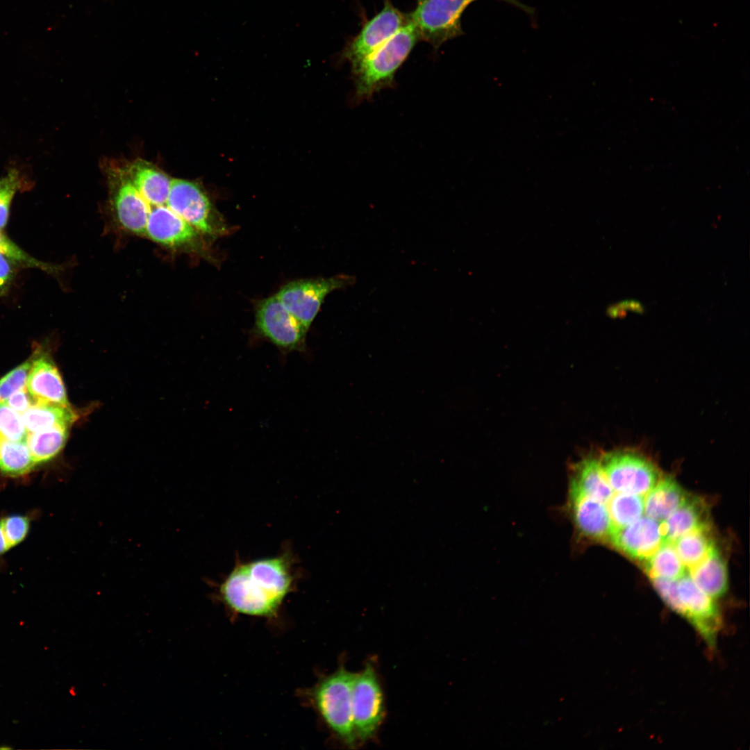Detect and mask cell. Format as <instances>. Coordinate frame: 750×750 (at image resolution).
I'll return each instance as SVG.
<instances>
[{"mask_svg": "<svg viewBox=\"0 0 750 750\" xmlns=\"http://www.w3.org/2000/svg\"><path fill=\"white\" fill-rule=\"evenodd\" d=\"M294 580L289 556L238 564L220 584L219 595L232 610L272 617L291 591Z\"/></svg>", "mask_w": 750, "mask_h": 750, "instance_id": "obj_1", "label": "cell"}, {"mask_svg": "<svg viewBox=\"0 0 750 750\" xmlns=\"http://www.w3.org/2000/svg\"><path fill=\"white\" fill-rule=\"evenodd\" d=\"M356 674L340 667L322 678L309 693L324 722L349 747L357 740L352 719V691Z\"/></svg>", "mask_w": 750, "mask_h": 750, "instance_id": "obj_2", "label": "cell"}, {"mask_svg": "<svg viewBox=\"0 0 750 750\" xmlns=\"http://www.w3.org/2000/svg\"><path fill=\"white\" fill-rule=\"evenodd\" d=\"M419 38L418 29L410 19L387 42L354 67L357 96L367 97L388 83Z\"/></svg>", "mask_w": 750, "mask_h": 750, "instance_id": "obj_3", "label": "cell"}, {"mask_svg": "<svg viewBox=\"0 0 750 750\" xmlns=\"http://www.w3.org/2000/svg\"><path fill=\"white\" fill-rule=\"evenodd\" d=\"M167 203L200 233L213 238L228 233L225 221L199 183L172 178Z\"/></svg>", "mask_w": 750, "mask_h": 750, "instance_id": "obj_4", "label": "cell"}, {"mask_svg": "<svg viewBox=\"0 0 750 750\" xmlns=\"http://www.w3.org/2000/svg\"><path fill=\"white\" fill-rule=\"evenodd\" d=\"M476 0H424L419 3L409 18L417 26L419 38L433 45L462 34L460 18L465 8ZM524 10L533 9L518 0H501Z\"/></svg>", "mask_w": 750, "mask_h": 750, "instance_id": "obj_5", "label": "cell"}, {"mask_svg": "<svg viewBox=\"0 0 750 750\" xmlns=\"http://www.w3.org/2000/svg\"><path fill=\"white\" fill-rule=\"evenodd\" d=\"M355 282L346 274L329 278L299 279L284 285L275 294L285 308L309 329L326 297Z\"/></svg>", "mask_w": 750, "mask_h": 750, "instance_id": "obj_6", "label": "cell"}, {"mask_svg": "<svg viewBox=\"0 0 750 750\" xmlns=\"http://www.w3.org/2000/svg\"><path fill=\"white\" fill-rule=\"evenodd\" d=\"M612 490L645 495L659 480L655 465L638 453L617 451L606 453L600 461Z\"/></svg>", "mask_w": 750, "mask_h": 750, "instance_id": "obj_7", "label": "cell"}, {"mask_svg": "<svg viewBox=\"0 0 750 750\" xmlns=\"http://www.w3.org/2000/svg\"><path fill=\"white\" fill-rule=\"evenodd\" d=\"M255 322L257 333L279 349L285 351L305 349L308 329L276 295L257 303Z\"/></svg>", "mask_w": 750, "mask_h": 750, "instance_id": "obj_8", "label": "cell"}, {"mask_svg": "<svg viewBox=\"0 0 750 750\" xmlns=\"http://www.w3.org/2000/svg\"><path fill=\"white\" fill-rule=\"evenodd\" d=\"M352 719L357 740L367 741L376 733L385 713L381 687L373 666L356 674L352 691Z\"/></svg>", "mask_w": 750, "mask_h": 750, "instance_id": "obj_9", "label": "cell"}, {"mask_svg": "<svg viewBox=\"0 0 750 750\" xmlns=\"http://www.w3.org/2000/svg\"><path fill=\"white\" fill-rule=\"evenodd\" d=\"M677 592L683 608L682 617L693 626L709 647H714L722 620L713 598L687 574L678 579Z\"/></svg>", "mask_w": 750, "mask_h": 750, "instance_id": "obj_10", "label": "cell"}, {"mask_svg": "<svg viewBox=\"0 0 750 750\" xmlns=\"http://www.w3.org/2000/svg\"><path fill=\"white\" fill-rule=\"evenodd\" d=\"M111 201L118 224L126 231L145 234L149 206L133 184L125 167L110 174Z\"/></svg>", "mask_w": 750, "mask_h": 750, "instance_id": "obj_11", "label": "cell"}, {"mask_svg": "<svg viewBox=\"0 0 750 750\" xmlns=\"http://www.w3.org/2000/svg\"><path fill=\"white\" fill-rule=\"evenodd\" d=\"M409 20L386 1L383 10L366 23L345 50V57L350 60L353 68L387 42Z\"/></svg>", "mask_w": 750, "mask_h": 750, "instance_id": "obj_12", "label": "cell"}, {"mask_svg": "<svg viewBox=\"0 0 750 750\" xmlns=\"http://www.w3.org/2000/svg\"><path fill=\"white\" fill-rule=\"evenodd\" d=\"M147 205L149 215L144 235L171 248H192L199 244L200 233L171 209L167 201L161 205Z\"/></svg>", "mask_w": 750, "mask_h": 750, "instance_id": "obj_13", "label": "cell"}, {"mask_svg": "<svg viewBox=\"0 0 750 750\" xmlns=\"http://www.w3.org/2000/svg\"><path fill=\"white\" fill-rule=\"evenodd\" d=\"M569 503L574 522L585 537L610 540L616 528L607 503L588 497L575 486H569Z\"/></svg>", "mask_w": 750, "mask_h": 750, "instance_id": "obj_14", "label": "cell"}, {"mask_svg": "<svg viewBox=\"0 0 750 750\" xmlns=\"http://www.w3.org/2000/svg\"><path fill=\"white\" fill-rule=\"evenodd\" d=\"M609 541L628 556L640 560L647 559L665 542L660 522L648 516H642L617 529Z\"/></svg>", "mask_w": 750, "mask_h": 750, "instance_id": "obj_15", "label": "cell"}, {"mask_svg": "<svg viewBox=\"0 0 750 750\" xmlns=\"http://www.w3.org/2000/svg\"><path fill=\"white\" fill-rule=\"evenodd\" d=\"M26 388L35 401L70 406L60 374L44 355L33 359Z\"/></svg>", "mask_w": 750, "mask_h": 750, "instance_id": "obj_16", "label": "cell"}, {"mask_svg": "<svg viewBox=\"0 0 750 750\" xmlns=\"http://www.w3.org/2000/svg\"><path fill=\"white\" fill-rule=\"evenodd\" d=\"M707 526H709V522L706 505L699 498L690 495L660 522L663 539L669 542L689 532Z\"/></svg>", "mask_w": 750, "mask_h": 750, "instance_id": "obj_17", "label": "cell"}, {"mask_svg": "<svg viewBox=\"0 0 750 750\" xmlns=\"http://www.w3.org/2000/svg\"><path fill=\"white\" fill-rule=\"evenodd\" d=\"M124 167L133 184L148 204L157 206L166 203L172 178L144 160H136Z\"/></svg>", "mask_w": 750, "mask_h": 750, "instance_id": "obj_18", "label": "cell"}, {"mask_svg": "<svg viewBox=\"0 0 750 750\" xmlns=\"http://www.w3.org/2000/svg\"><path fill=\"white\" fill-rule=\"evenodd\" d=\"M570 484L585 495L607 503L614 494L600 461L587 457L574 467Z\"/></svg>", "mask_w": 750, "mask_h": 750, "instance_id": "obj_19", "label": "cell"}, {"mask_svg": "<svg viewBox=\"0 0 750 750\" xmlns=\"http://www.w3.org/2000/svg\"><path fill=\"white\" fill-rule=\"evenodd\" d=\"M690 570V576L694 582L712 598L722 597L726 592V562L716 547L701 562Z\"/></svg>", "mask_w": 750, "mask_h": 750, "instance_id": "obj_20", "label": "cell"}, {"mask_svg": "<svg viewBox=\"0 0 750 750\" xmlns=\"http://www.w3.org/2000/svg\"><path fill=\"white\" fill-rule=\"evenodd\" d=\"M688 495L673 478L665 477L659 479L647 493L644 512L647 516L660 522L672 514Z\"/></svg>", "mask_w": 750, "mask_h": 750, "instance_id": "obj_21", "label": "cell"}, {"mask_svg": "<svg viewBox=\"0 0 750 750\" xmlns=\"http://www.w3.org/2000/svg\"><path fill=\"white\" fill-rule=\"evenodd\" d=\"M28 433L55 426L70 427L76 419L71 406L35 401L22 414Z\"/></svg>", "mask_w": 750, "mask_h": 750, "instance_id": "obj_22", "label": "cell"}, {"mask_svg": "<svg viewBox=\"0 0 750 750\" xmlns=\"http://www.w3.org/2000/svg\"><path fill=\"white\" fill-rule=\"evenodd\" d=\"M69 427L55 426L28 433L26 442L36 465L49 461L62 451Z\"/></svg>", "mask_w": 750, "mask_h": 750, "instance_id": "obj_23", "label": "cell"}, {"mask_svg": "<svg viewBox=\"0 0 750 750\" xmlns=\"http://www.w3.org/2000/svg\"><path fill=\"white\" fill-rule=\"evenodd\" d=\"M709 529L707 526L692 531L672 542L685 567L690 569L698 565L715 547Z\"/></svg>", "mask_w": 750, "mask_h": 750, "instance_id": "obj_24", "label": "cell"}, {"mask_svg": "<svg viewBox=\"0 0 750 750\" xmlns=\"http://www.w3.org/2000/svg\"><path fill=\"white\" fill-rule=\"evenodd\" d=\"M36 463L26 441H10L0 438V473L19 477L29 473Z\"/></svg>", "mask_w": 750, "mask_h": 750, "instance_id": "obj_25", "label": "cell"}, {"mask_svg": "<svg viewBox=\"0 0 750 750\" xmlns=\"http://www.w3.org/2000/svg\"><path fill=\"white\" fill-rule=\"evenodd\" d=\"M644 568L650 578L678 580L685 574V567L669 542H664L644 560Z\"/></svg>", "mask_w": 750, "mask_h": 750, "instance_id": "obj_26", "label": "cell"}, {"mask_svg": "<svg viewBox=\"0 0 750 750\" xmlns=\"http://www.w3.org/2000/svg\"><path fill=\"white\" fill-rule=\"evenodd\" d=\"M607 506L616 530L635 522L641 517L644 512L643 497L635 494H613Z\"/></svg>", "mask_w": 750, "mask_h": 750, "instance_id": "obj_27", "label": "cell"}, {"mask_svg": "<svg viewBox=\"0 0 750 750\" xmlns=\"http://www.w3.org/2000/svg\"><path fill=\"white\" fill-rule=\"evenodd\" d=\"M0 253L13 265L20 267L37 268L49 274H58L61 267L38 260L14 243L0 231Z\"/></svg>", "mask_w": 750, "mask_h": 750, "instance_id": "obj_28", "label": "cell"}, {"mask_svg": "<svg viewBox=\"0 0 750 750\" xmlns=\"http://www.w3.org/2000/svg\"><path fill=\"white\" fill-rule=\"evenodd\" d=\"M28 431L22 416L6 401H0V438L10 441H26Z\"/></svg>", "mask_w": 750, "mask_h": 750, "instance_id": "obj_29", "label": "cell"}, {"mask_svg": "<svg viewBox=\"0 0 750 750\" xmlns=\"http://www.w3.org/2000/svg\"><path fill=\"white\" fill-rule=\"evenodd\" d=\"M24 184L22 178L15 169H11L5 176L0 178V231L8 222L10 206L14 195L17 190L23 188Z\"/></svg>", "mask_w": 750, "mask_h": 750, "instance_id": "obj_30", "label": "cell"}, {"mask_svg": "<svg viewBox=\"0 0 750 750\" xmlns=\"http://www.w3.org/2000/svg\"><path fill=\"white\" fill-rule=\"evenodd\" d=\"M0 524L10 549L26 538L31 526L27 515L13 514L0 518Z\"/></svg>", "mask_w": 750, "mask_h": 750, "instance_id": "obj_31", "label": "cell"}, {"mask_svg": "<svg viewBox=\"0 0 750 750\" xmlns=\"http://www.w3.org/2000/svg\"><path fill=\"white\" fill-rule=\"evenodd\" d=\"M33 362V359L26 361L0 378V401H6L15 392L26 388Z\"/></svg>", "mask_w": 750, "mask_h": 750, "instance_id": "obj_32", "label": "cell"}, {"mask_svg": "<svg viewBox=\"0 0 750 750\" xmlns=\"http://www.w3.org/2000/svg\"><path fill=\"white\" fill-rule=\"evenodd\" d=\"M653 585L662 601L673 611L682 616L683 608L678 597L677 581L662 578H651Z\"/></svg>", "mask_w": 750, "mask_h": 750, "instance_id": "obj_33", "label": "cell"}, {"mask_svg": "<svg viewBox=\"0 0 750 750\" xmlns=\"http://www.w3.org/2000/svg\"><path fill=\"white\" fill-rule=\"evenodd\" d=\"M26 388L19 390L12 393L6 402L15 411L23 414L35 402Z\"/></svg>", "mask_w": 750, "mask_h": 750, "instance_id": "obj_34", "label": "cell"}, {"mask_svg": "<svg viewBox=\"0 0 750 750\" xmlns=\"http://www.w3.org/2000/svg\"><path fill=\"white\" fill-rule=\"evenodd\" d=\"M14 275L13 264L0 253V298L9 290Z\"/></svg>", "mask_w": 750, "mask_h": 750, "instance_id": "obj_35", "label": "cell"}, {"mask_svg": "<svg viewBox=\"0 0 750 750\" xmlns=\"http://www.w3.org/2000/svg\"><path fill=\"white\" fill-rule=\"evenodd\" d=\"M10 550V549L0 524V556L5 554Z\"/></svg>", "mask_w": 750, "mask_h": 750, "instance_id": "obj_36", "label": "cell"}, {"mask_svg": "<svg viewBox=\"0 0 750 750\" xmlns=\"http://www.w3.org/2000/svg\"><path fill=\"white\" fill-rule=\"evenodd\" d=\"M424 1V0H418V3H421V2Z\"/></svg>", "mask_w": 750, "mask_h": 750, "instance_id": "obj_37", "label": "cell"}]
</instances>
